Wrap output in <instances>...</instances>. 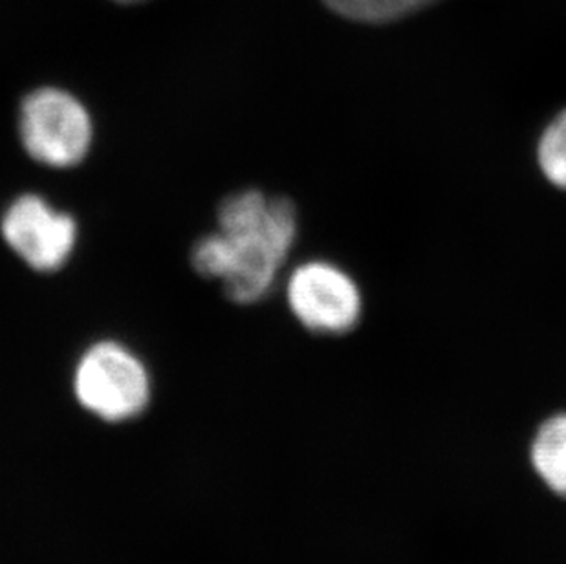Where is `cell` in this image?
I'll list each match as a JSON object with an SVG mask.
<instances>
[{
	"label": "cell",
	"instance_id": "1",
	"mask_svg": "<svg viewBox=\"0 0 566 564\" xmlns=\"http://www.w3.org/2000/svg\"><path fill=\"white\" fill-rule=\"evenodd\" d=\"M297 234L294 203L248 189L226 198L219 231L198 240L192 267L224 284L226 295L252 304L272 290Z\"/></svg>",
	"mask_w": 566,
	"mask_h": 564
},
{
	"label": "cell",
	"instance_id": "2",
	"mask_svg": "<svg viewBox=\"0 0 566 564\" xmlns=\"http://www.w3.org/2000/svg\"><path fill=\"white\" fill-rule=\"evenodd\" d=\"M74 390L80 404L103 420H130L149 404V374L133 352L103 341L77 363Z\"/></svg>",
	"mask_w": 566,
	"mask_h": 564
},
{
	"label": "cell",
	"instance_id": "3",
	"mask_svg": "<svg viewBox=\"0 0 566 564\" xmlns=\"http://www.w3.org/2000/svg\"><path fill=\"white\" fill-rule=\"evenodd\" d=\"M19 130L28 155L44 166H77L91 149V116L61 88H39L24 97Z\"/></svg>",
	"mask_w": 566,
	"mask_h": 564
},
{
	"label": "cell",
	"instance_id": "4",
	"mask_svg": "<svg viewBox=\"0 0 566 564\" xmlns=\"http://www.w3.org/2000/svg\"><path fill=\"white\" fill-rule=\"evenodd\" d=\"M289 303L301 325L326 336L353 331L364 310L358 284L328 262H308L295 270Z\"/></svg>",
	"mask_w": 566,
	"mask_h": 564
},
{
	"label": "cell",
	"instance_id": "5",
	"mask_svg": "<svg viewBox=\"0 0 566 564\" xmlns=\"http://www.w3.org/2000/svg\"><path fill=\"white\" fill-rule=\"evenodd\" d=\"M0 231L11 250L38 272L64 267L77 239L75 220L38 195L17 198L2 217Z\"/></svg>",
	"mask_w": 566,
	"mask_h": 564
},
{
	"label": "cell",
	"instance_id": "6",
	"mask_svg": "<svg viewBox=\"0 0 566 564\" xmlns=\"http://www.w3.org/2000/svg\"><path fill=\"white\" fill-rule=\"evenodd\" d=\"M530 455L545 484L566 497V415L552 416L539 427Z\"/></svg>",
	"mask_w": 566,
	"mask_h": 564
},
{
	"label": "cell",
	"instance_id": "7",
	"mask_svg": "<svg viewBox=\"0 0 566 564\" xmlns=\"http://www.w3.org/2000/svg\"><path fill=\"white\" fill-rule=\"evenodd\" d=\"M337 15L350 21L381 22L396 21L401 17L411 15L428 8L437 0H323Z\"/></svg>",
	"mask_w": 566,
	"mask_h": 564
},
{
	"label": "cell",
	"instance_id": "8",
	"mask_svg": "<svg viewBox=\"0 0 566 564\" xmlns=\"http://www.w3.org/2000/svg\"><path fill=\"white\" fill-rule=\"evenodd\" d=\"M537 160L546 180L566 191V111L545 128L537 147Z\"/></svg>",
	"mask_w": 566,
	"mask_h": 564
},
{
	"label": "cell",
	"instance_id": "9",
	"mask_svg": "<svg viewBox=\"0 0 566 564\" xmlns=\"http://www.w3.org/2000/svg\"><path fill=\"white\" fill-rule=\"evenodd\" d=\"M116 2H122V4H134V2H142V0H116Z\"/></svg>",
	"mask_w": 566,
	"mask_h": 564
}]
</instances>
